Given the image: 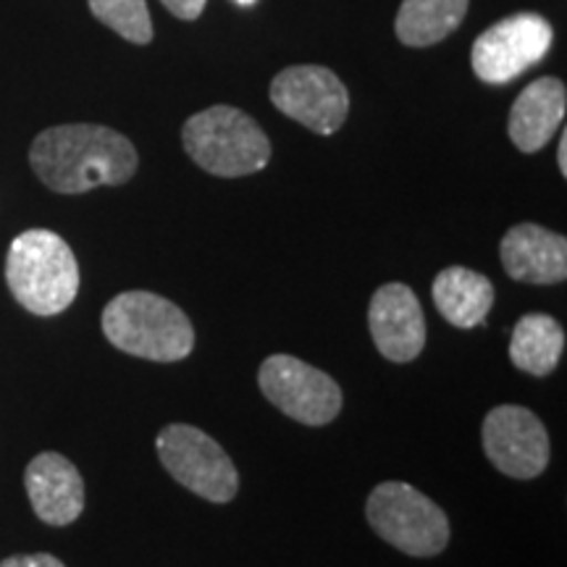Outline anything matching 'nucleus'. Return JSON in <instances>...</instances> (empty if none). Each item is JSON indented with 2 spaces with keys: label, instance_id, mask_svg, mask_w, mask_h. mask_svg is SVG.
<instances>
[{
  "label": "nucleus",
  "instance_id": "f257e3e1",
  "mask_svg": "<svg viewBox=\"0 0 567 567\" xmlns=\"http://www.w3.org/2000/svg\"><path fill=\"white\" fill-rule=\"evenodd\" d=\"M38 179L59 195L116 187L137 174V151L122 132L101 124H63L40 132L30 147Z\"/></svg>",
  "mask_w": 567,
  "mask_h": 567
},
{
  "label": "nucleus",
  "instance_id": "f03ea898",
  "mask_svg": "<svg viewBox=\"0 0 567 567\" xmlns=\"http://www.w3.org/2000/svg\"><path fill=\"white\" fill-rule=\"evenodd\" d=\"M103 334L134 358L153 363H179L195 350V329L187 313L166 297L132 289L103 308Z\"/></svg>",
  "mask_w": 567,
  "mask_h": 567
},
{
  "label": "nucleus",
  "instance_id": "7ed1b4c3",
  "mask_svg": "<svg viewBox=\"0 0 567 567\" xmlns=\"http://www.w3.org/2000/svg\"><path fill=\"white\" fill-rule=\"evenodd\" d=\"M11 295L32 316H59L80 292V264L66 239L48 229L21 231L6 255Z\"/></svg>",
  "mask_w": 567,
  "mask_h": 567
},
{
  "label": "nucleus",
  "instance_id": "20e7f679",
  "mask_svg": "<svg viewBox=\"0 0 567 567\" xmlns=\"http://www.w3.org/2000/svg\"><path fill=\"white\" fill-rule=\"evenodd\" d=\"M184 151L203 172L237 179L264 172L271 161V142L252 116L234 105H210L184 122Z\"/></svg>",
  "mask_w": 567,
  "mask_h": 567
},
{
  "label": "nucleus",
  "instance_id": "39448f33",
  "mask_svg": "<svg viewBox=\"0 0 567 567\" xmlns=\"http://www.w3.org/2000/svg\"><path fill=\"white\" fill-rule=\"evenodd\" d=\"M371 528L410 557H436L450 544V520L444 509L402 481L379 484L365 502Z\"/></svg>",
  "mask_w": 567,
  "mask_h": 567
},
{
  "label": "nucleus",
  "instance_id": "423d86ee",
  "mask_svg": "<svg viewBox=\"0 0 567 567\" xmlns=\"http://www.w3.org/2000/svg\"><path fill=\"white\" fill-rule=\"evenodd\" d=\"M163 467L184 488L203 499L226 505L239 492V473L216 439L197 425L172 423L155 439Z\"/></svg>",
  "mask_w": 567,
  "mask_h": 567
},
{
  "label": "nucleus",
  "instance_id": "0eeeda50",
  "mask_svg": "<svg viewBox=\"0 0 567 567\" xmlns=\"http://www.w3.org/2000/svg\"><path fill=\"white\" fill-rule=\"evenodd\" d=\"M258 386L284 415L302 425H326L342 410L337 381L292 354L266 358L258 371Z\"/></svg>",
  "mask_w": 567,
  "mask_h": 567
},
{
  "label": "nucleus",
  "instance_id": "6e6552de",
  "mask_svg": "<svg viewBox=\"0 0 567 567\" xmlns=\"http://www.w3.org/2000/svg\"><path fill=\"white\" fill-rule=\"evenodd\" d=\"M555 30L544 17L530 11L513 13L473 42L471 63L481 82L507 84L536 66L549 53Z\"/></svg>",
  "mask_w": 567,
  "mask_h": 567
},
{
  "label": "nucleus",
  "instance_id": "1a4fd4ad",
  "mask_svg": "<svg viewBox=\"0 0 567 567\" xmlns=\"http://www.w3.org/2000/svg\"><path fill=\"white\" fill-rule=\"evenodd\" d=\"M271 103L305 130L329 137L347 122L350 92L331 69L305 63V66L284 69L274 76Z\"/></svg>",
  "mask_w": 567,
  "mask_h": 567
},
{
  "label": "nucleus",
  "instance_id": "9d476101",
  "mask_svg": "<svg viewBox=\"0 0 567 567\" xmlns=\"http://www.w3.org/2000/svg\"><path fill=\"white\" fill-rule=\"evenodd\" d=\"M481 436L488 463L509 478H536L549 465V434L528 408L499 405L488 410Z\"/></svg>",
  "mask_w": 567,
  "mask_h": 567
},
{
  "label": "nucleus",
  "instance_id": "9b49d317",
  "mask_svg": "<svg viewBox=\"0 0 567 567\" xmlns=\"http://www.w3.org/2000/svg\"><path fill=\"white\" fill-rule=\"evenodd\" d=\"M368 326L379 352L392 363H410L425 347V316L413 289L392 281L375 289Z\"/></svg>",
  "mask_w": 567,
  "mask_h": 567
},
{
  "label": "nucleus",
  "instance_id": "f8f14e48",
  "mask_svg": "<svg viewBox=\"0 0 567 567\" xmlns=\"http://www.w3.org/2000/svg\"><path fill=\"white\" fill-rule=\"evenodd\" d=\"M24 486L34 515L48 526H71L84 509V481L59 452H42L27 465Z\"/></svg>",
  "mask_w": 567,
  "mask_h": 567
},
{
  "label": "nucleus",
  "instance_id": "ddd939ff",
  "mask_svg": "<svg viewBox=\"0 0 567 567\" xmlns=\"http://www.w3.org/2000/svg\"><path fill=\"white\" fill-rule=\"evenodd\" d=\"M502 266L509 279L559 284L567 276V239L538 224H517L502 237Z\"/></svg>",
  "mask_w": 567,
  "mask_h": 567
},
{
  "label": "nucleus",
  "instance_id": "4468645a",
  "mask_svg": "<svg viewBox=\"0 0 567 567\" xmlns=\"http://www.w3.org/2000/svg\"><path fill=\"white\" fill-rule=\"evenodd\" d=\"M567 90L555 76L530 82L509 109L507 134L520 153H538L555 137L565 118Z\"/></svg>",
  "mask_w": 567,
  "mask_h": 567
},
{
  "label": "nucleus",
  "instance_id": "2eb2a0df",
  "mask_svg": "<svg viewBox=\"0 0 567 567\" xmlns=\"http://www.w3.org/2000/svg\"><path fill=\"white\" fill-rule=\"evenodd\" d=\"M434 305L444 321L457 329L484 326L494 308V284L471 268L450 266L434 279Z\"/></svg>",
  "mask_w": 567,
  "mask_h": 567
},
{
  "label": "nucleus",
  "instance_id": "dca6fc26",
  "mask_svg": "<svg viewBox=\"0 0 567 567\" xmlns=\"http://www.w3.org/2000/svg\"><path fill=\"white\" fill-rule=\"evenodd\" d=\"M471 0H402L394 32L402 45L431 48L463 24Z\"/></svg>",
  "mask_w": 567,
  "mask_h": 567
},
{
  "label": "nucleus",
  "instance_id": "f3484780",
  "mask_svg": "<svg viewBox=\"0 0 567 567\" xmlns=\"http://www.w3.org/2000/svg\"><path fill=\"white\" fill-rule=\"evenodd\" d=\"M565 352V329L547 313H528L515 323L509 360L530 375H549Z\"/></svg>",
  "mask_w": 567,
  "mask_h": 567
},
{
  "label": "nucleus",
  "instance_id": "a211bd4d",
  "mask_svg": "<svg viewBox=\"0 0 567 567\" xmlns=\"http://www.w3.org/2000/svg\"><path fill=\"white\" fill-rule=\"evenodd\" d=\"M92 17L134 45L153 40V19L145 0H87Z\"/></svg>",
  "mask_w": 567,
  "mask_h": 567
},
{
  "label": "nucleus",
  "instance_id": "6ab92c4d",
  "mask_svg": "<svg viewBox=\"0 0 567 567\" xmlns=\"http://www.w3.org/2000/svg\"><path fill=\"white\" fill-rule=\"evenodd\" d=\"M0 567H66V565H63L59 557L40 551V555L9 557V559H3V563H0Z\"/></svg>",
  "mask_w": 567,
  "mask_h": 567
},
{
  "label": "nucleus",
  "instance_id": "aec40b11",
  "mask_svg": "<svg viewBox=\"0 0 567 567\" xmlns=\"http://www.w3.org/2000/svg\"><path fill=\"white\" fill-rule=\"evenodd\" d=\"M176 19L195 21L205 11V0H161Z\"/></svg>",
  "mask_w": 567,
  "mask_h": 567
},
{
  "label": "nucleus",
  "instance_id": "412c9836",
  "mask_svg": "<svg viewBox=\"0 0 567 567\" xmlns=\"http://www.w3.org/2000/svg\"><path fill=\"white\" fill-rule=\"evenodd\" d=\"M557 163H559V172H563V176H567V132H559Z\"/></svg>",
  "mask_w": 567,
  "mask_h": 567
},
{
  "label": "nucleus",
  "instance_id": "4be33fe9",
  "mask_svg": "<svg viewBox=\"0 0 567 567\" xmlns=\"http://www.w3.org/2000/svg\"><path fill=\"white\" fill-rule=\"evenodd\" d=\"M237 3H239V6H252L255 0H237Z\"/></svg>",
  "mask_w": 567,
  "mask_h": 567
}]
</instances>
